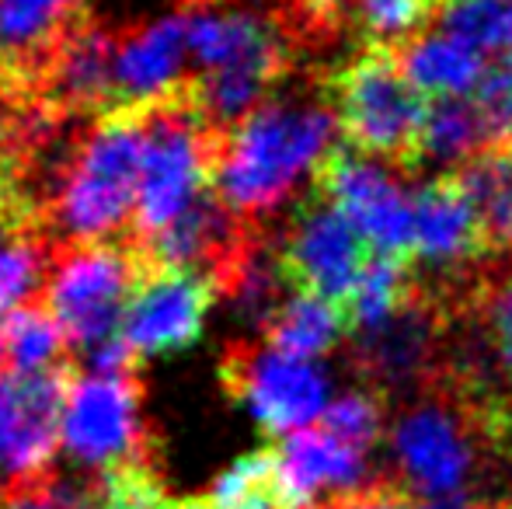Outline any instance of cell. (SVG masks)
<instances>
[{
	"label": "cell",
	"instance_id": "13",
	"mask_svg": "<svg viewBox=\"0 0 512 509\" xmlns=\"http://www.w3.org/2000/svg\"><path fill=\"white\" fill-rule=\"evenodd\" d=\"M216 297L220 279L213 272L147 265L122 318V339L136 360L189 349L203 335Z\"/></svg>",
	"mask_w": 512,
	"mask_h": 509
},
{
	"label": "cell",
	"instance_id": "22",
	"mask_svg": "<svg viewBox=\"0 0 512 509\" xmlns=\"http://www.w3.org/2000/svg\"><path fill=\"white\" fill-rule=\"evenodd\" d=\"M492 143L495 136L488 129L485 116H481L474 95H446L429 102L422 143L425 161H446L453 168H460V164L471 161L474 154H481Z\"/></svg>",
	"mask_w": 512,
	"mask_h": 509
},
{
	"label": "cell",
	"instance_id": "33",
	"mask_svg": "<svg viewBox=\"0 0 512 509\" xmlns=\"http://www.w3.org/2000/svg\"><path fill=\"white\" fill-rule=\"evenodd\" d=\"M203 4H227V7H248V11H255V7H265V4H276L279 7V18H286V14L293 11V4L297 0H203Z\"/></svg>",
	"mask_w": 512,
	"mask_h": 509
},
{
	"label": "cell",
	"instance_id": "35",
	"mask_svg": "<svg viewBox=\"0 0 512 509\" xmlns=\"http://www.w3.org/2000/svg\"><path fill=\"white\" fill-rule=\"evenodd\" d=\"M467 509H512V499H506V503H485V506H467Z\"/></svg>",
	"mask_w": 512,
	"mask_h": 509
},
{
	"label": "cell",
	"instance_id": "25",
	"mask_svg": "<svg viewBox=\"0 0 512 509\" xmlns=\"http://www.w3.org/2000/svg\"><path fill=\"white\" fill-rule=\"evenodd\" d=\"M439 11L443 0H359L352 28L359 32V42L398 49L439 25Z\"/></svg>",
	"mask_w": 512,
	"mask_h": 509
},
{
	"label": "cell",
	"instance_id": "18",
	"mask_svg": "<svg viewBox=\"0 0 512 509\" xmlns=\"http://www.w3.org/2000/svg\"><path fill=\"white\" fill-rule=\"evenodd\" d=\"M398 56L411 84L429 98L474 95L488 70V56L481 49L443 28H429L425 35L398 46Z\"/></svg>",
	"mask_w": 512,
	"mask_h": 509
},
{
	"label": "cell",
	"instance_id": "2",
	"mask_svg": "<svg viewBox=\"0 0 512 509\" xmlns=\"http://www.w3.org/2000/svg\"><path fill=\"white\" fill-rule=\"evenodd\" d=\"M185 35L196 77L189 102L216 133L237 126L272 98L290 74L297 39L279 14L192 0Z\"/></svg>",
	"mask_w": 512,
	"mask_h": 509
},
{
	"label": "cell",
	"instance_id": "31",
	"mask_svg": "<svg viewBox=\"0 0 512 509\" xmlns=\"http://www.w3.org/2000/svg\"><path fill=\"white\" fill-rule=\"evenodd\" d=\"M321 509H432L429 499L411 492L401 478H380V482H366L363 489L349 492V496L331 499Z\"/></svg>",
	"mask_w": 512,
	"mask_h": 509
},
{
	"label": "cell",
	"instance_id": "26",
	"mask_svg": "<svg viewBox=\"0 0 512 509\" xmlns=\"http://www.w3.org/2000/svg\"><path fill=\"white\" fill-rule=\"evenodd\" d=\"M439 28L495 60L512 53V0H443Z\"/></svg>",
	"mask_w": 512,
	"mask_h": 509
},
{
	"label": "cell",
	"instance_id": "14",
	"mask_svg": "<svg viewBox=\"0 0 512 509\" xmlns=\"http://www.w3.org/2000/svg\"><path fill=\"white\" fill-rule=\"evenodd\" d=\"M189 35L185 14H168L115 42V91L112 109L147 112L168 105L189 91Z\"/></svg>",
	"mask_w": 512,
	"mask_h": 509
},
{
	"label": "cell",
	"instance_id": "9",
	"mask_svg": "<svg viewBox=\"0 0 512 509\" xmlns=\"http://www.w3.org/2000/svg\"><path fill=\"white\" fill-rule=\"evenodd\" d=\"M408 171L359 154L349 143H335L317 164V196L335 203L370 241L373 255H398L415 262V196L405 189ZM418 265V262H415Z\"/></svg>",
	"mask_w": 512,
	"mask_h": 509
},
{
	"label": "cell",
	"instance_id": "1",
	"mask_svg": "<svg viewBox=\"0 0 512 509\" xmlns=\"http://www.w3.org/2000/svg\"><path fill=\"white\" fill-rule=\"evenodd\" d=\"M338 116L324 95L269 98L248 119L220 133L213 189L244 224L279 210L321 157L335 147Z\"/></svg>",
	"mask_w": 512,
	"mask_h": 509
},
{
	"label": "cell",
	"instance_id": "27",
	"mask_svg": "<svg viewBox=\"0 0 512 509\" xmlns=\"http://www.w3.org/2000/svg\"><path fill=\"white\" fill-rule=\"evenodd\" d=\"M321 426L331 429L338 440H345L349 447L370 454L380 443V436L387 433V398L377 387H352V391L338 394L335 401H328L321 415Z\"/></svg>",
	"mask_w": 512,
	"mask_h": 509
},
{
	"label": "cell",
	"instance_id": "20",
	"mask_svg": "<svg viewBox=\"0 0 512 509\" xmlns=\"http://www.w3.org/2000/svg\"><path fill=\"white\" fill-rule=\"evenodd\" d=\"M450 171L471 196L492 255H512V140L492 143Z\"/></svg>",
	"mask_w": 512,
	"mask_h": 509
},
{
	"label": "cell",
	"instance_id": "4",
	"mask_svg": "<svg viewBox=\"0 0 512 509\" xmlns=\"http://www.w3.org/2000/svg\"><path fill=\"white\" fill-rule=\"evenodd\" d=\"M321 95L335 109L345 143L359 154L380 157L401 171L425 164L422 143L432 98L411 84L394 46L363 42L328 70Z\"/></svg>",
	"mask_w": 512,
	"mask_h": 509
},
{
	"label": "cell",
	"instance_id": "16",
	"mask_svg": "<svg viewBox=\"0 0 512 509\" xmlns=\"http://www.w3.org/2000/svg\"><path fill=\"white\" fill-rule=\"evenodd\" d=\"M485 258L495 255L464 185L453 171L429 178L415 192V262L439 265L446 276H460Z\"/></svg>",
	"mask_w": 512,
	"mask_h": 509
},
{
	"label": "cell",
	"instance_id": "23",
	"mask_svg": "<svg viewBox=\"0 0 512 509\" xmlns=\"http://www.w3.org/2000/svg\"><path fill=\"white\" fill-rule=\"evenodd\" d=\"M0 325H4L7 370H14V374H49V370H60V360L70 349V339L46 304L18 307L7 318H0Z\"/></svg>",
	"mask_w": 512,
	"mask_h": 509
},
{
	"label": "cell",
	"instance_id": "21",
	"mask_svg": "<svg viewBox=\"0 0 512 509\" xmlns=\"http://www.w3.org/2000/svg\"><path fill=\"white\" fill-rule=\"evenodd\" d=\"M81 0H0V63L21 67L70 32Z\"/></svg>",
	"mask_w": 512,
	"mask_h": 509
},
{
	"label": "cell",
	"instance_id": "10",
	"mask_svg": "<svg viewBox=\"0 0 512 509\" xmlns=\"http://www.w3.org/2000/svg\"><path fill=\"white\" fill-rule=\"evenodd\" d=\"M223 387L265 436H283L321 422L328 408V374L314 360L279 353L269 342L234 346L223 360Z\"/></svg>",
	"mask_w": 512,
	"mask_h": 509
},
{
	"label": "cell",
	"instance_id": "19",
	"mask_svg": "<svg viewBox=\"0 0 512 509\" xmlns=\"http://www.w3.org/2000/svg\"><path fill=\"white\" fill-rule=\"evenodd\" d=\"M345 335H349V311L310 290H290V297L265 325V342L300 360H317L331 353Z\"/></svg>",
	"mask_w": 512,
	"mask_h": 509
},
{
	"label": "cell",
	"instance_id": "8",
	"mask_svg": "<svg viewBox=\"0 0 512 509\" xmlns=\"http://www.w3.org/2000/svg\"><path fill=\"white\" fill-rule=\"evenodd\" d=\"M140 408V384L133 374L81 370L67 384V401H63V457L91 475L147 464Z\"/></svg>",
	"mask_w": 512,
	"mask_h": 509
},
{
	"label": "cell",
	"instance_id": "7",
	"mask_svg": "<svg viewBox=\"0 0 512 509\" xmlns=\"http://www.w3.org/2000/svg\"><path fill=\"white\" fill-rule=\"evenodd\" d=\"M143 269L147 262H140L122 241L67 245L56 255L42 286V304L63 325L70 349L84 356L122 335V318Z\"/></svg>",
	"mask_w": 512,
	"mask_h": 509
},
{
	"label": "cell",
	"instance_id": "11",
	"mask_svg": "<svg viewBox=\"0 0 512 509\" xmlns=\"http://www.w3.org/2000/svg\"><path fill=\"white\" fill-rule=\"evenodd\" d=\"M276 255L293 290H310L349 311L373 248L335 203L310 189V196L293 213Z\"/></svg>",
	"mask_w": 512,
	"mask_h": 509
},
{
	"label": "cell",
	"instance_id": "17",
	"mask_svg": "<svg viewBox=\"0 0 512 509\" xmlns=\"http://www.w3.org/2000/svg\"><path fill=\"white\" fill-rule=\"evenodd\" d=\"M49 91L67 109H105L115 91V39L102 28H70L49 60Z\"/></svg>",
	"mask_w": 512,
	"mask_h": 509
},
{
	"label": "cell",
	"instance_id": "3",
	"mask_svg": "<svg viewBox=\"0 0 512 509\" xmlns=\"http://www.w3.org/2000/svg\"><path fill=\"white\" fill-rule=\"evenodd\" d=\"M147 147V112L108 109L81 140L53 196V227L63 245L115 241L136 220Z\"/></svg>",
	"mask_w": 512,
	"mask_h": 509
},
{
	"label": "cell",
	"instance_id": "15",
	"mask_svg": "<svg viewBox=\"0 0 512 509\" xmlns=\"http://www.w3.org/2000/svg\"><path fill=\"white\" fill-rule=\"evenodd\" d=\"M272 450L279 503L286 509H321L366 485V454L338 440L321 422L283 436Z\"/></svg>",
	"mask_w": 512,
	"mask_h": 509
},
{
	"label": "cell",
	"instance_id": "6",
	"mask_svg": "<svg viewBox=\"0 0 512 509\" xmlns=\"http://www.w3.org/2000/svg\"><path fill=\"white\" fill-rule=\"evenodd\" d=\"M216 143L220 133L192 109L185 95L147 109V147L133 220L140 245L178 224L213 192Z\"/></svg>",
	"mask_w": 512,
	"mask_h": 509
},
{
	"label": "cell",
	"instance_id": "30",
	"mask_svg": "<svg viewBox=\"0 0 512 509\" xmlns=\"http://www.w3.org/2000/svg\"><path fill=\"white\" fill-rule=\"evenodd\" d=\"M474 102H478L481 116L492 129L495 143L512 140V53L495 56L488 63L485 77L474 91Z\"/></svg>",
	"mask_w": 512,
	"mask_h": 509
},
{
	"label": "cell",
	"instance_id": "5",
	"mask_svg": "<svg viewBox=\"0 0 512 509\" xmlns=\"http://www.w3.org/2000/svg\"><path fill=\"white\" fill-rule=\"evenodd\" d=\"M446 290L453 321L443 374L512 415V255L450 276Z\"/></svg>",
	"mask_w": 512,
	"mask_h": 509
},
{
	"label": "cell",
	"instance_id": "32",
	"mask_svg": "<svg viewBox=\"0 0 512 509\" xmlns=\"http://www.w3.org/2000/svg\"><path fill=\"white\" fill-rule=\"evenodd\" d=\"M0 509H91L88 496L70 485H25V489H0Z\"/></svg>",
	"mask_w": 512,
	"mask_h": 509
},
{
	"label": "cell",
	"instance_id": "12",
	"mask_svg": "<svg viewBox=\"0 0 512 509\" xmlns=\"http://www.w3.org/2000/svg\"><path fill=\"white\" fill-rule=\"evenodd\" d=\"M67 370L14 374L0 370V489L46 482L60 447Z\"/></svg>",
	"mask_w": 512,
	"mask_h": 509
},
{
	"label": "cell",
	"instance_id": "34",
	"mask_svg": "<svg viewBox=\"0 0 512 509\" xmlns=\"http://www.w3.org/2000/svg\"><path fill=\"white\" fill-rule=\"evenodd\" d=\"M168 509H220L213 503H206V496L199 499H182V503H168ZM230 509H286L283 503H248V506H230Z\"/></svg>",
	"mask_w": 512,
	"mask_h": 509
},
{
	"label": "cell",
	"instance_id": "24",
	"mask_svg": "<svg viewBox=\"0 0 512 509\" xmlns=\"http://www.w3.org/2000/svg\"><path fill=\"white\" fill-rule=\"evenodd\" d=\"M46 276L49 258L42 241L0 213V318L32 304L35 293L46 286Z\"/></svg>",
	"mask_w": 512,
	"mask_h": 509
},
{
	"label": "cell",
	"instance_id": "28",
	"mask_svg": "<svg viewBox=\"0 0 512 509\" xmlns=\"http://www.w3.org/2000/svg\"><path fill=\"white\" fill-rule=\"evenodd\" d=\"M206 503L230 509L248 503H279V482H276V450L265 447L255 454H244L209 485Z\"/></svg>",
	"mask_w": 512,
	"mask_h": 509
},
{
	"label": "cell",
	"instance_id": "36",
	"mask_svg": "<svg viewBox=\"0 0 512 509\" xmlns=\"http://www.w3.org/2000/svg\"><path fill=\"white\" fill-rule=\"evenodd\" d=\"M0 367H7V349H4V325H0Z\"/></svg>",
	"mask_w": 512,
	"mask_h": 509
},
{
	"label": "cell",
	"instance_id": "29",
	"mask_svg": "<svg viewBox=\"0 0 512 509\" xmlns=\"http://www.w3.org/2000/svg\"><path fill=\"white\" fill-rule=\"evenodd\" d=\"M91 509H168L161 482L147 464H129L119 471L95 475V482L84 489Z\"/></svg>",
	"mask_w": 512,
	"mask_h": 509
}]
</instances>
